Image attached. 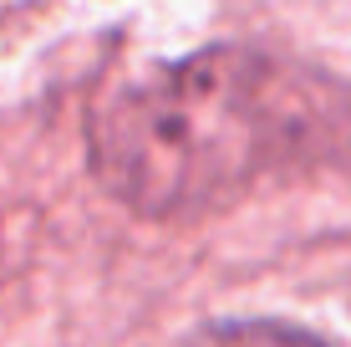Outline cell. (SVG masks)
Wrapping results in <instances>:
<instances>
[{
  "label": "cell",
  "instance_id": "cell-1",
  "mask_svg": "<svg viewBox=\"0 0 351 347\" xmlns=\"http://www.w3.org/2000/svg\"><path fill=\"white\" fill-rule=\"evenodd\" d=\"M87 169L138 220H199L351 159V82L260 41H209L107 82Z\"/></svg>",
  "mask_w": 351,
  "mask_h": 347
},
{
  "label": "cell",
  "instance_id": "cell-2",
  "mask_svg": "<svg viewBox=\"0 0 351 347\" xmlns=\"http://www.w3.org/2000/svg\"><path fill=\"white\" fill-rule=\"evenodd\" d=\"M219 347H331L316 332L285 327V322H239V327H219L214 332Z\"/></svg>",
  "mask_w": 351,
  "mask_h": 347
}]
</instances>
